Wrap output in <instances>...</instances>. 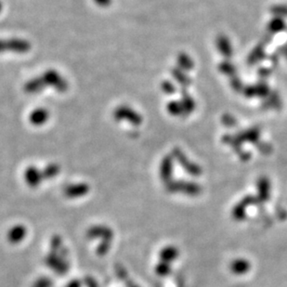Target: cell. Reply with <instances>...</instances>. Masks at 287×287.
Instances as JSON below:
<instances>
[{
    "mask_svg": "<svg viewBox=\"0 0 287 287\" xmlns=\"http://www.w3.org/2000/svg\"><path fill=\"white\" fill-rule=\"evenodd\" d=\"M26 235V230L23 226H13L11 229H9L7 232V240L12 243H20L22 242V240L25 238Z\"/></svg>",
    "mask_w": 287,
    "mask_h": 287,
    "instance_id": "6da1fadb",
    "label": "cell"
}]
</instances>
